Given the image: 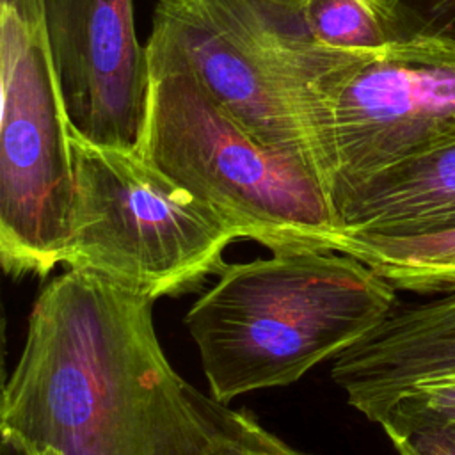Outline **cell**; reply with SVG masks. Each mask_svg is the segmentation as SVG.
Instances as JSON below:
<instances>
[{
	"instance_id": "cell-1",
	"label": "cell",
	"mask_w": 455,
	"mask_h": 455,
	"mask_svg": "<svg viewBox=\"0 0 455 455\" xmlns=\"http://www.w3.org/2000/svg\"><path fill=\"white\" fill-rule=\"evenodd\" d=\"M151 299L68 268L46 283L2 391L0 434L60 455H204Z\"/></svg>"
},
{
	"instance_id": "cell-2",
	"label": "cell",
	"mask_w": 455,
	"mask_h": 455,
	"mask_svg": "<svg viewBox=\"0 0 455 455\" xmlns=\"http://www.w3.org/2000/svg\"><path fill=\"white\" fill-rule=\"evenodd\" d=\"M396 306V288L338 251H279L226 265L185 315L210 395L224 403L288 386Z\"/></svg>"
},
{
	"instance_id": "cell-3",
	"label": "cell",
	"mask_w": 455,
	"mask_h": 455,
	"mask_svg": "<svg viewBox=\"0 0 455 455\" xmlns=\"http://www.w3.org/2000/svg\"><path fill=\"white\" fill-rule=\"evenodd\" d=\"M146 53L149 75H190L256 139L306 156L327 187L320 87L361 53L318 46L291 0H156Z\"/></svg>"
},
{
	"instance_id": "cell-4",
	"label": "cell",
	"mask_w": 455,
	"mask_h": 455,
	"mask_svg": "<svg viewBox=\"0 0 455 455\" xmlns=\"http://www.w3.org/2000/svg\"><path fill=\"white\" fill-rule=\"evenodd\" d=\"M140 153L240 238L272 252L334 251L339 226L318 169L256 139L190 75H151Z\"/></svg>"
},
{
	"instance_id": "cell-5",
	"label": "cell",
	"mask_w": 455,
	"mask_h": 455,
	"mask_svg": "<svg viewBox=\"0 0 455 455\" xmlns=\"http://www.w3.org/2000/svg\"><path fill=\"white\" fill-rule=\"evenodd\" d=\"M75 199L64 265L151 300L220 272L238 231L140 149L89 142L69 124Z\"/></svg>"
},
{
	"instance_id": "cell-6",
	"label": "cell",
	"mask_w": 455,
	"mask_h": 455,
	"mask_svg": "<svg viewBox=\"0 0 455 455\" xmlns=\"http://www.w3.org/2000/svg\"><path fill=\"white\" fill-rule=\"evenodd\" d=\"M0 261L44 277L64 261L73 222L69 119L46 20L0 7Z\"/></svg>"
},
{
	"instance_id": "cell-7",
	"label": "cell",
	"mask_w": 455,
	"mask_h": 455,
	"mask_svg": "<svg viewBox=\"0 0 455 455\" xmlns=\"http://www.w3.org/2000/svg\"><path fill=\"white\" fill-rule=\"evenodd\" d=\"M332 206L354 185L455 140V41L411 34L357 55L322 85Z\"/></svg>"
},
{
	"instance_id": "cell-8",
	"label": "cell",
	"mask_w": 455,
	"mask_h": 455,
	"mask_svg": "<svg viewBox=\"0 0 455 455\" xmlns=\"http://www.w3.org/2000/svg\"><path fill=\"white\" fill-rule=\"evenodd\" d=\"M46 30L71 128L100 146L140 149L151 75L133 0H46Z\"/></svg>"
},
{
	"instance_id": "cell-9",
	"label": "cell",
	"mask_w": 455,
	"mask_h": 455,
	"mask_svg": "<svg viewBox=\"0 0 455 455\" xmlns=\"http://www.w3.org/2000/svg\"><path fill=\"white\" fill-rule=\"evenodd\" d=\"M331 375L348 403L375 423L407 389L455 380V286L423 302L395 306L334 357Z\"/></svg>"
},
{
	"instance_id": "cell-10",
	"label": "cell",
	"mask_w": 455,
	"mask_h": 455,
	"mask_svg": "<svg viewBox=\"0 0 455 455\" xmlns=\"http://www.w3.org/2000/svg\"><path fill=\"white\" fill-rule=\"evenodd\" d=\"M334 212L339 231L411 236L455 228V140L373 172Z\"/></svg>"
},
{
	"instance_id": "cell-11",
	"label": "cell",
	"mask_w": 455,
	"mask_h": 455,
	"mask_svg": "<svg viewBox=\"0 0 455 455\" xmlns=\"http://www.w3.org/2000/svg\"><path fill=\"white\" fill-rule=\"evenodd\" d=\"M332 249L366 263L396 290L437 295L455 286V228L411 236L338 231Z\"/></svg>"
},
{
	"instance_id": "cell-12",
	"label": "cell",
	"mask_w": 455,
	"mask_h": 455,
	"mask_svg": "<svg viewBox=\"0 0 455 455\" xmlns=\"http://www.w3.org/2000/svg\"><path fill=\"white\" fill-rule=\"evenodd\" d=\"M311 37L343 53L380 50L411 34L387 0H300Z\"/></svg>"
},
{
	"instance_id": "cell-13",
	"label": "cell",
	"mask_w": 455,
	"mask_h": 455,
	"mask_svg": "<svg viewBox=\"0 0 455 455\" xmlns=\"http://www.w3.org/2000/svg\"><path fill=\"white\" fill-rule=\"evenodd\" d=\"M187 396L206 428L204 455H307L263 428L247 411L231 409L190 384Z\"/></svg>"
},
{
	"instance_id": "cell-14",
	"label": "cell",
	"mask_w": 455,
	"mask_h": 455,
	"mask_svg": "<svg viewBox=\"0 0 455 455\" xmlns=\"http://www.w3.org/2000/svg\"><path fill=\"white\" fill-rule=\"evenodd\" d=\"M455 421V380H435L402 393L377 421L382 430Z\"/></svg>"
},
{
	"instance_id": "cell-15",
	"label": "cell",
	"mask_w": 455,
	"mask_h": 455,
	"mask_svg": "<svg viewBox=\"0 0 455 455\" xmlns=\"http://www.w3.org/2000/svg\"><path fill=\"white\" fill-rule=\"evenodd\" d=\"M407 34L455 41V0H387Z\"/></svg>"
},
{
	"instance_id": "cell-16",
	"label": "cell",
	"mask_w": 455,
	"mask_h": 455,
	"mask_svg": "<svg viewBox=\"0 0 455 455\" xmlns=\"http://www.w3.org/2000/svg\"><path fill=\"white\" fill-rule=\"evenodd\" d=\"M398 455H455V421L386 428Z\"/></svg>"
},
{
	"instance_id": "cell-17",
	"label": "cell",
	"mask_w": 455,
	"mask_h": 455,
	"mask_svg": "<svg viewBox=\"0 0 455 455\" xmlns=\"http://www.w3.org/2000/svg\"><path fill=\"white\" fill-rule=\"evenodd\" d=\"M0 7L11 9L30 21L46 20V0H0Z\"/></svg>"
},
{
	"instance_id": "cell-18",
	"label": "cell",
	"mask_w": 455,
	"mask_h": 455,
	"mask_svg": "<svg viewBox=\"0 0 455 455\" xmlns=\"http://www.w3.org/2000/svg\"><path fill=\"white\" fill-rule=\"evenodd\" d=\"M0 455H23V448L20 443L14 439L2 435V446H0Z\"/></svg>"
},
{
	"instance_id": "cell-19",
	"label": "cell",
	"mask_w": 455,
	"mask_h": 455,
	"mask_svg": "<svg viewBox=\"0 0 455 455\" xmlns=\"http://www.w3.org/2000/svg\"><path fill=\"white\" fill-rule=\"evenodd\" d=\"M21 448H23V455H60L50 448H25V446H21Z\"/></svg>"
}]
</instances>
